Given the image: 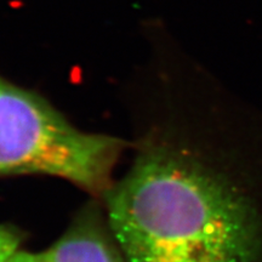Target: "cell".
<instances>
[{"label": "cell", "instance_id": "cell-4", "mask_svg": "<svg viewBox=\"0 0 262 262\" xmlns=\"http://www.w3.org/2000/svg\"><path fill=\"white\" fill-rule=\"evenodd\" d=\"M19 237L18 232L9 226H0V253L14 255L18 251Z\"/></svg>", "mask_w": 262, "mask_h": 262}, {"label": "cell", "instance_id": "cell-6", "mask_svg": "<svg viewBox=\"0 0 262 262\" xmlns=\"http://www.w3.org/2000/svg\"><path fill=\"white\" fill-rule=\"evenodd\" d=\"M15 255V254H14ZM14 255L6 254V253H0V262H8Z\"/></svg>", "mask_w": 262, "mask_h": 262}, {"label": "cell", "instance_id": "cell-3", "mask_svg": "<svg viewBox=\"0 0 262 262\" xmlns=\"http://www.w3.org/2000/svg\"><path fill=\"white\" fill-rule=\"evenodd\" d=\"M44 254L49 262H125L114 237L91 219L74 224Z\"/></svg>", "mask_w": 262, "mask_h": 262}, {"label": "cell", "instance_id": "cell-2", "mask_svg": "<svg viewBox=\"0 0 262 262\" xmlns=\"http://www.w3.org/2000/svg\"><path fill=\"white\" fill-rule=\"evenodd\" d=\"M126 146L78 129L40 95L0 77V176H55L104 196Z\"/></svg>", "mask_w": 262, "mask_h": 262}, {"label": "cell", "instance_id": "cell-1", "mask_svg": "<svg viewBox=\"0 0 262 262\" xmlns=\"http://www.w3.org/2000/svg\"><path fill=\"white\" fill-rule=\"evenodd\" d=\"M163 107L103 196L125 262H262V206L235 133L247 116Z\"/></svg>", "mask_w": 262, "mask_h": 262}, {"label": "cell", "instance_id": "cell-5", "mask_svg": "<svg viewBox=\"0 0 262 262\" xmlns=\"http://www.w3.org/2000/svg\"><path fill=\"white\" fill-rule=\"evenodd\" d=\"M8 262H49L44 253H28V251H17Z\"/></svg>", "mask_w": 262, "mask_h": 262}]
</instances>
